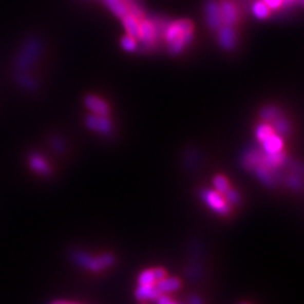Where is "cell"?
<instances>
[{
	"instance_id": "30",
	"label": "cell",
	"mask_w": 304,
	"mask_h": 304,
	"mask_svg": "<svg viewBox=\"0 0 304 304\" xmlns=\"http://www.w3.org/2000/svg\"><path fill=\"white\" fill-rule=\"evenodd\" d=\"M241 304H245V303H241Z\"/></svg>"
},
{
	"instance_id": "21",
	"label": "cell",
	"mask_w": 304,
	"mask_h": 304,
	"mask_svg": "<svg viewBox=\"0 0 304 304\" xmlns=\"http://www.w3.org/2000/svg\"><path fill=\"white\" fill-rule=\"evenodd\" d=\"M17 81H18V84L21 86L24 87V88L28 89V90H34L35 87H36V83H35V80L32 79L31 77H28L25 73H20L17 75Z\"/></svg>"
},
{
	"instance_id": "14",
	"label": "cell",
	"mask_w": 304,
	"mask_h": 304,
	"mask_svg": "<svg viewBox=\"0 0 304 304\" xmlns=\"http://www.w3.org/2000/svg\"><path fill=\"white\" fill-rule=\"evenodd\" d=\"M236 34L235 31L232 30V27L223 26L220 31V42L224 49H232L236 44Z\"/></svg>"
},
{
	"instance_id": "18",
	"label": "cell",
	"mask_w": 304,
	"mask_h": 304,
	"mask_svg": "<svg viewBox=\"0 0 304 304\" xmlns=\"http://www.w3.org/2000/svg\"><path fill=\"white\" fill-rule=\"evenodd\" d=\"M139 285H150V284H156L157 279L155 276L154 270H147L143 271L141 274L139 275L138 278Z\"/></svg>"
},
{
	"instance_id": "23",
	"label": "cell",
	"mask_w": 304,
	"mask_h": 304,
	"mask_svg": "<svg viewBox=\"0 0 304 304\" xmlns=\"http://www.w3.org/2000/svg\"><path fill=\"white\" fill-rule=\"evenodd\" d=\"M223 196L226 200V202L231 203V204H238L239 201H240V196H239L238 193L232 188H230L225 193V194H223Z\"/></svg>"
},
{
	"instance_id": "2",
	"label": "cell",
	"mask_w": 304,
	"mask_h": 304,
	"mask_svg": "<svg viewBox=\"0 0 304 304\" xmlns=\"http://www.w3.org/2000/svg\"><path fill=\"white\" fill-rule=\"evenodd\" d=\"M73 258L79 265L88 268L89 271H92V272H101L105 270V268L112 266L115 262L114 257L108 254L92 257L83 253H78L74 255Z\"/></svg>"
},
{
	"instance_id": "28",
	"label": "cell",
	"mask_w": 304,
	"mask_h": 304,
	"mask_svg": "<svg viewBox=\"0 0 304 304\" xmlns=\"http://www.w3.org/2000/svg\"><path fill=\"white\" fill-rule=\"evenodd\" d=\"M51 304H74V303H68V302H64V301H55Z\"/></svg>"
},
{
	"instance_id": "11",
	"label": "cell",
	"mask_w": 304,
	"mask_h": 304,
	"mask_svg": "<svg viewBox=\"0 0 304 304\" xmlns=\"http://www.w3.org/2000/svg\"><path fill=\"white\" fill-rule=\"evenodd\" d=\"M156 286L160 294H167L179 290L180 286H182V283H180V280L176 277H165L158 280L156 283Z\"/></svg>"
},
{
	"instance_id": "6",
	"label": "cell",
	"mask_w": 304,
	"mask_h": 304,
	"mask_svg": "<svg viewBox=\"0 0 304 304\" xmlns=\"http://www.w3.org/2000/svg\"><path fill=\"white\" fill-rule=\"evenodd\" d=\"M145 45H152L157 40V30L152 22L148 20H140V39Z\"/></svg>"
},
{
	"instance_id": "22",
	"label": "cell",
	"mask_w": 304,
	"mask_h": 304,
	"mask_svg": "<svg viewBox=\"0 0 304 304\" xmlns=\"http://www.w3.org/2000/svg\"><path fill=\"white\" fill-rule=\"evenodd\" d=\"M122 46L123 49L126 51H136L137 50V39H134L131 35H126V36L122 40Z\"/></svg>"
},
{
	"instance_id": "1",
	"label": "cell",
	"mask_w": 304,
	"mask_h": 304,
	"mask_svg": "<svg viewBox=\"0 0 304 304\" xmlns=\"http://www.w3.org/2000/svg\"><path fill=\"white\" fill-rule=\"evenodd\" d=\"M193 24L188 21H179L169 25L165 37L172 53L178 54L184 46L193 39Z\"/></svg>"
},
{
	"instance_id": "29",
	"label": "cell",
	"mask_w": 304,
	"mask_h": 304,
	"mask_svg": "<svg viewBox=\"0 0 304 304\" xmlns=\"http://www.w3.org/2000/svg\"><path fill=\"white\" fill-rule=\"evenodd\" d=\"M284 2H285V5H286V4H292L293 2H295V0H284ZM300 2H301V0H300Z\"/></svg>"
},
{
	"instance_id": "10",
	"label": "cell",
	"mask_w": 304,
	"mask_h": 304,
	"mask_svg": "<svg viewBox=\"0 0 304 304\" xmlns=\"http://www.w3.org/2000/svg\"><path fill=\"white\" fill-rule=\"evenodd\" d=\"M140 20L131 13H127L122 17L123 25H124L127 35H131L134 39H140Z\"/></svg>"
},
{
	"instance_id": "25",
	"label": "cell",
	"mask_w": 304,
	"mask_h": 304,
	"mask_svg": "<svg viewBox=\"0 0 304 304\" xmlns=\"http://www.w3.org/2000/svg\"><path fill=\"white\" fill-rule=\"evenodd\" d=\"M156 301H157V304H177L166 294H160Z\"/></svg>"
},
{
	"instance_id": "13",
	"label": "cell",
	"mask_w": 304,
	"mask_h": 304,
	"mask_svg": "<svg viewBox=\"0 0 304 304\" xmlns=\"http://www.w3.org/2000/svg\"><path fill=\"white\" fill-rule=\"evenodd\" d=\"M207 21L212 28H220L222 26V18L220 5L218 3H211L207 6Z\"/></svg>"
},
{
	"instance_id": "4",
	"label": "cell",
	"mask_w": 304,
	"mask_h": 304,
	"mask_svg": "<svg viewBox=\"0 0 304 304\" xmlns=\"http://www.w3.org/2000/svg\"><path fill=\"white\" fill-rule=\"evenodd\" d=\"M202 198L203 201L206 203V205L213 210L215 213L220 215H227L230 213L231 208L229 203L226 202L224 196L221 194V193L216 191H210L205 189L202 192Z\"/></svg>"
},
{
	"instance_id": "24",
	"label": "cell",
	"mask_w": 304,
	"mask_h": 304,
	"mask_svg": "<svg viewBox=\"0 0 304 304\" xmlns=\"http://www.w3.org/2000/svg\"><path fill=\"white\" fill-rule=\"evenodd\" d=\"M262 3H265L270 9H279L285 5L284 0H262Z\"/></svg>"
},
{
	"instance_id": "27",
	"label": "cell",
	"mask_w": 304,
	"mask_h": 304,
	"mask_svg": "<svg viewBox=\"0 0 304 304\" xmlns=\"http://www.w3.org/2000/svg\"><path fill=\"white\" fill-rule=\"evenodd\" d=\"M189 303L191 304H203V302L200 300V297H197V296H191Z\"/></svg>"
},
{
	"instance_id": "17",
	"label": "cell",
	"mask_w": 304,
	"mask_h": 304,
	"mask_svg": "<svg viewBox=\"0 0 304 304\" xmlns=\"http://www.w3.org/2000/svg\"><path fill=\"white\" fill-rule=\"evenodd\" d=\"M213 184L215 187V191L221 193L222 195L225 194V193L230 189L229 182H227V179L224 176H222V175H218V176L214 177Z\"/></svg>"
},
{
	"instance_id": "5",
	"label": "cell",
	"mask_w": 304,
	"mask_h": 304,
	"mask_svg": "<svg viewBox=\"0 0 304 304\" xmlns=\"http://www.w3.org/2000/svg\"><path fill=\"white\" fill-rule=\"evenodd\" d=\"M220 11L222 18V26L232 27L238 22V8L236 7L235 4L230 2V0H223V2L220 4Z\"/></svg>"
},
{
	"instance_id": "19",
	"label": "cell",
	"mask_w": 304,
	"mask_h": 304,
	"mask_svg": "<svg viewBox=\"0 0 304 304\" xmlns=\"http://www.w3.org/2000/svg\"><path fill=\"white\" fill-rule=\"evenodd\" d=\"M253 11H254L255 16L258 17V18H266V17L270 16L272 10L270 9V7H268V6L265 3L258 2V3H256L254 5Z\"/></svg>"
},
{
	"instance_id": "16",
	"label": "cell",
	"mask_w": 304,
	"mask_h": 304,
	"mask_svg": "<svg viewBox=\"0 0 304 304\" xmlns=\"http://www.w3.org/2000/svg\"><path fill=\"white\" fill-rule=\"evenodd\" d=\"M106 3L109 9L112 10L116 16L123 17L128 13V7L122 2V0H106Z\"/></svg>"
},
{
	"instance_id": "9",
	"label": "cell",
	"mask_w": 304,
	"mask_h": 304,
	"mask_svg": "<svg viewBox=\"0 0 304 304\" xmlns=\"http://www.w3.org/2000/svg\"><path fill=\"white\" fill-rule=\"evenodd\" d=\"M160 295L156 284L150 285H139L136 290V297L139 301H151L157 300Z\"/></svg>"
},
{
	"instance_id": "8",
	"label": "cell",
	"mask_w": 304,
	"mask_h": 304,
	"mask_svg": "<svg viewBox=\"0 0 304 304\" xmlns=\"http://www.w3.org/2000/svg\"><path fill=\"white\" fill-rule=\"evenodd\" d=\"M262 148H264L265 154H277V152L283 151L284 142L279 134L273 133L270 137L266 138L264 141H261Z\"/></svg>"
},
{
	"instance_id": "7",
	"label": "cell",
	"mask_w": 304,
	"mask_h": 304,
	"mask_svg": "<svg viewBox=\"0 0 304 304\" xmlns=\"http://www.w3.org/2000/svg\"><path fill=\"white\" fill-rule=\"evenodd\" d=\"M87 126L93 131L106 134L112 130V124L105 115H90L87 119Z\"/></svg>"
},
{
	"instance_id": "15",
	"label": "cell",
	"mask_w": 304,
	"mask_h": 304,
	"mask_svg": "<svg viewBox=\"0 0 304 304\" xmlns=\"http://www.w3.org/2000/svg\"><path fill=\"white\" fill-rule=\"evenodd\" d=\"M30 163L34 170H36L40 174H49L50 173V167L46 161L43 159L42 157L37 155H34L31 157Z\"/></svg>"
},
{
	"instance_id": "20",
	"label": "cell",
	"mask_w": 304,
	"mask_h": 304,
	"mask_svg": "<svg viewBox=\"0 0 304 304\" xmlns=\"http://www.w3.org/2000/svg\"><path fill=\"white\" fill-rule=\"evenodd\" d=\"M275 131L272 125L267 124V123H262V124H260L258 127H257V131H256V136H257V139L259 140V141H264V140L266 138H268L271 136V134H273Z\"/></svg>"
},
{
	"instance_id": "26",
	"label": "cell",
	"mask_w": 304,
	"mask_h": 304,
	"mask_svg": "<svg viewBox=\"0 0 304 304\" xmlns=\"http://www.w3.org/2000/svg\"><path fill=\"white\" fill-rule=\"evenodd\" d=\"M154 273H155V276H156V279L157 282L158 280H160L162 278L166 277V272L165 270H162V268H154Z\"/></svg>"
},
{
	"instance_id": "12",
	"label": "cell",
	"mask_w": 304,
	"mask_h": 304,
	"mask_svg": "<svg viewBox=\"0 0 304 304\" xmlns=\"http://www.w3.org/2000/svg\"><path fill=\"white\" fill-rule=\"evenodd\" d=\"M86 106L88 107L91 112H93L97 115H105L108 114V106L107 104L101 98L95 97V96H88L85 99Z\"/></svg>"
},
{
	"instance_id": "3",
	"label": "cell",
	"mask_w": 304,
	"mask_h": 304,
	"mask_svg": "<svg viewBox=\"0 0 304 304\" xmlns=\"http://www.w3.org/2000/svg\"><path fill=\"white\" fill-rule=\"evenodd\" d=\"M41 52V43L37 40H30L25 44L24 49L22 50L20 55L17 56L16 68L20 73H25L26 70L30 69V67L36 60Z\"/></svg>"
}]
</instances>
